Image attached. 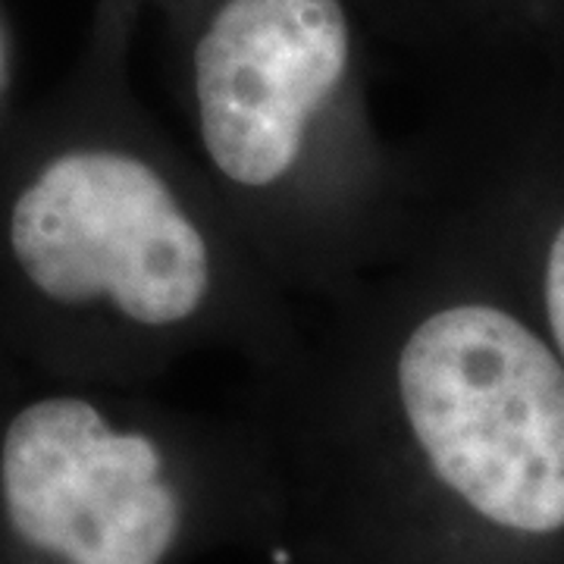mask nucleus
I'll list each match as a JSON object with an SVG mask.
<instances>
[{"label":"nucleus","mask_w":564,"mask_h":564,"mask_svg":"<svg viewBox=\"0 0 564 564\" xmlns=\"http://www.w3.org/2000/svg\"><path fill=\"white\" fill-rule=\"evenodd\" d=\"M135 22L98 3L61 120L0 214L3 261L44 321L51 364L126 389L204 351L261 367L302 323L188 148L139 101Z\"/></svg>","instance_id":"nucleus-1"},{"label":"nucleus","mask_w":564,"mask_h":564,"mask_svg":"<svg viewBox=\"0 0 564 564\" xmlns=\"http://www.w3.org/2000/svg\"><path fill=\"white\" fill-rule=\"evenodd\" d=\"M367 0H176L170 91L185 148L299 304L392 254L399 176L367 101Z\"/></svg>","instance_id":"nucleus-2"},{"label":"nucleus","mask_w":564,"mask_h":564,"mask_svg":"<svg viewBox=\"0 0 564 564\" xmlns=\"http://www.w3.org/2000/svg\"><path fill=\"white\" fill-rule=\"evenodd\" d=\"M304 307L436 484L499 530H564V367L530 323L489 299L421 302L377 270Z\"/></svg>","instance_id":"nucleus-3"},{"label":"nucleus","mask_w":564,"mask_h":564,"mask_svg":"<svg viewBox=\"0 0 564 564\" xmlns=\"http://www.w3.org/2000/svg\"><path fill=\"white\" fill-rule=\"evenodd\" d=\"M79 383L25 402L0 436V502L13 536L57 564H163L182 543L188 499L166 436Z\"/></svg>","instance_id":"nucleus-4"},{"label":"nucleus","mask_w":564,"mask_h":564,"mask_svg":"<svg viewBox=\"0 0 564 564\" xmlns=\"http://www.w3.org/2000/svg\"><path fill=\"white\" fill-rule=\"evenodd\" d=\"M540 299H543L545 326L552 336V351L558 355L564 367V220L545 245L543 270H540Z\"/></svg>","instance_id":"nucleus-5"},{"label":"nucleus","mask_w":564,"mask_h":564,"mask_svg":"<svg viewBox=\"0 0 564 564\" xmlns=\"http://www.w3.org/2000/svg\"><path fill=\"white\" fill-rule=\"evenodd\" d=\"M104 7H117V10H126V13H132V17H141V10L144 7H158L161 13H166L176 0H101Z\"/></svg>","instance_id":"nucleus-6"}]
</instances>
